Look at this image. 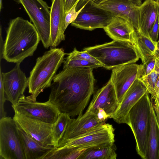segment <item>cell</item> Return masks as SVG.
I'll return each instance as SVG.
<instances>
[{
  "label": "cell",
  "instance_id": "obj_1",
  "mask_svg": "<svg viewBox=\"0 0 159 159\" xmlns=\"http://www.w3.org/2000/svg\"><path fill=\"white\" fill-rule=\"evenodd\" d=\"M93 71L89 68L63 69L53 80L48 100L70 116L82 115L94 91Z\"/></svg>",
  "mask_w": 159,
  "mask_h": 159
},
{
  "label": "cell",
  "instance_id": "obj_2",
  "mask_svg": "<svg viewBox=\"0 0 159 159\" xmlns=\"http://www.w3.org/2000/svg\"><path fill=\"white\" fill-rule=\"evenodd\" d=\"M40 41L33 24L20 17L13 19L6 30L2 58L9 62L20 63L33 55Z\"/></svg>",
  "mask_w": 159,
  "mask_h": 159
},
{
  "label": "cell",
  "instance_id": "obj_3",
  "mask_svg": "<svg viewBox=\"0 0 159 159\" xmlns=\"http://www.w3.org/2000/svg\"><path fill=\"white\" fill-rule=\"evenodd\" d=\"M65 54L62 48H51L37 59L28 77L29 93L31 95L27 98L36 101L41 93L51 86L57 70L64 62Z\"/></svg>",
  "mask_w": 159,
  "mask_h": 159
},
{
  "label": "cell",
  "instance_id": "obj_4",
  "mask_svg": "<svg viewBox=\"0 0 159 159\" xmlns=\"http://www.w3.org/2000/svg\"><path fill=\"white\" fill-rule=\"evenodd\" d=\"M108 70L126 64L135 63L140 58L134 45L126 41L113 40L103 44L84 48Z\"/></svg>",
  "mask_w": 159,
  "mask_h": 159
},
{
  "label": "cell",
  "instance_id": "obj_5",
  "mask_svg": "<svg viewBox=\"0 0 159 159\" xmlns=\"http://www.w3.org/2000/svg\"><path fill=\"white\" fill-rule=\"evenodd\" d=\"M151 98L148 91L130 110L127 124L130 128L136 143L138 154L146 159L150 128Z\"/></svg>",
  "mask_w": 159,
  "mask_h": 159
},
{
  "label": "cell",
  "instance_id": "obj_6",
  "mask_svg": "<svg viewBox=\"0 0 159 159\" xmlns=\"http://www.w3.org/2000/svg\"><path fill=\"white\" fill-rule=\"evenodd\" d=\"M0 159H25L17 124L7 116L0 119Z\"/></svg>",
  "mask_w": 159,
  "mask_h": 159
},
{
  "label": "cell",
  "instance_id": "obj_7",
  "mask_svg": "<svg viewBox=\"0 0 159 159\" xmlns=\"http://www.w3.org/2000/svg\"><path fill=\"white\" fill-rule=\"evenodd\" d=\"M33 23L44 47H50V7L43 0H16Z\"/></svg>",
  "mask_w": 159,
  "mask_h": 159
},
{
  "label": "cell",
  "instance_id": "obj_8",
  "mask_svg": "<svg viewBox=\"0 0 159 159\" xmlns=\"http://www.w3.org/2000/svg\"><path fill=\"white\" fill-rule=\"evenodd\" d=\"M114 129L112 125L105 123L95 127L76 138L61 140L54 148H89L101 145L114 143Z\"/></svg>",
  "mask_w": 159,
  "mask_h": 159
},
{
  "label": "cell",
  "instance_id": "obj_9",
  "mask_svg": "<svg viewBox=\"0 0 159 159\" xmlns=\"http://www.w3.org/2000/svg\"><path fill=\"white\" fill-rule=\"evenodd\" d=\"M11 106L15 112L52 124L56 121L61 113L49 100L39 102L29 99L26 97Z\"/></svg>",
  "mask_w": 159,
  "mask_h": 159
},
{
  "label": "cell",
  "instance_id": "obj_10",
  "mask_svg": "<svg viewBox=\"0 0 159 159\" xmlns=\"http://www.w3.org/2000/svg\"><path fill=\"white\" fill-rule=\"evenodd\" d=\"M86 2L71 25L81 29L93 30L104 29L113 17L109 11L95 6L90 0Z\"/></svg>",
  "mask_w": 159,
  "mask_h": 159
},
{
  "label": "cell",
  "instance_id": "obj_11",
  "mask_svg": "<svg viewBox=\"0 0 159 159\" xmlns=\"http://www.w3.org/2000/svg\"><path fill=\"white\" fill-rule=\"evenodd\" d=\"M20 63H16L11 70L7 72H2L1 74L7 100L14 105L25 97L24 93L28 86L29 79L21 70Z\"/></svg>",
  "mask_w": 159,
  "mask_h": 159
},
{
  "label": "cell",
  "instance_id": "obj_12",
  "mask_svg": "<svg viewBox=\"0 0 159 159\" xmlns=\"http://www.w3.org/2000/svg\"><path fill=\"white\" fill-rule=\"evenodd\" d=\"M17 125L32 138L46 145L55 147L53 124L15 112L13 118Z\"/></svg>",
  "mask_w": 159,
  "mask_h": 159
},
{
  "label": "cell",
  "instance_id": "obj_13",
  "mask_svg": "<svg viewBox=\"0 0 159 159\" xmlns=\"http://www.w3.org/2000/svg\"><path fill=\"white\" fill-rule=\"evenodd\" d=\"M142 77V64H129L112 69L110 79L114 87L120 105L134 81Z\"/></svg>",
  "mask_w": 159,
  "mask_h": 159
},
{
  "label": "cell",
  "instance_id": "obj_14",
  "mask_svg": "<svg viewBox=\"0 0 159 159\" xmlns=\"http://www.w3.org/2000/svg\"><path fill=\"white\" fill-rule=\"evenodd\" d=\"M93 2L95 6L110 12L113 17L118 16L128 21L137 32L139 31V7L130 0H107L98 4Z\"/></svg>",
  "mask_w": 159,
  "mask_h": 159
},
{
  "label": "cell",
  "instance_id": "obj_15",
  "mask_svg": "<svg viewBox=\"0 0 159 159\" xmlns=\"http://www.w3.org/2000/svg\"><path fill=\"white\" fill-rule=\"evenodd\" d=\"M120 106L114 85L110 79L94 94L86 111L96 114L99 108L103 109L112 118Z\"/></svg>",
  "mask_w": 159,
  "mask_h": 159
},
{
  "label": "cell",
  "instance_id": "obj_16",
  "mask_svg": "<svg viewBox=\"0 0 159 159\" xmlns=\"http://www.w3.org/2000/svg\"><path fill=\"white\" fill-rule=\"evenodd\" d=\"M148 91L147 88L139 79L135 80L125 93L118 109L112 118L118 124H127L130 110Z\"/></svg>",
  "mask_w": 159,
  "mask_h": 159
},
{
  "label": "cell",
  "instance_id": "obj_17",
  "mask_svg": "<svg viewBox=\"0 0 159 159\" xmlns=\"http://www.w3.org/2000/svg\"><path fill=\"white\" fill-rule=\"evenodd\" d=\"M50 7V47L56 48L65 40L66 13L63 0H52Z\"/></svg>",
  "mask_w": 159,
  "mask_h": 159
},
{
  "label": "cell",
  "instance_id": "obj_18",
  "mask_svg": "<svg viewBox=\"0 0 159 159\" xmlns=\"http://www.w3.org/2000/svg\"><path fill=\"white\" fill-rule=\"evenodd\" d=\"M103 124L98 120L94 113L86 111L76 118L70 119L61 140L70 139L79 137Z\"/></svg>",
  "mask_w": 159,
  "mask_h": 159
},
{
  "label": "cell",
  "instance_id": "obj_19",
  "mask_svg": "<svg viewBox=\"0 0 159 159\" xmlns=\"http://www.w3.org/2000/svg\"><path fill=\"white\" fill-rule=\"evenodd\" d=\"M104 30L113 40L129 42L132 43L136 32L133 25L128 21L118 16H113Z\"/></svg>",
  "mask_w": 159,
  "mask_h": 159
},
{
  "label": "cell",
  "instance_id": "obj_20",
  "mask_svg": "<svg viewBox=\"0 0 159 159\" xmlns=\"http://www.w3.org/2000/svg\"><path fill=\"white\" fill-rule=\"evenodd\" d=\"M140 34L150 38L149 34L159 10V2L154 0H145L139 6Z\"/></svg>",
  "mask_w": 159,
  "mask_h": 159
},
{
  "label": "cell",
  "instance_id": "obj_21",
  "mask_svg": "<svg viewBox=\"0 0 159 159\" xmlns=\"http://www.w3.org/2000/svg\"><path fill=\"white\" fill-rule=\"evenodd\" d=\"M17 126L25 159H42L47 153L54 148L53 146L46 145L38 141L17 125Z\"/></svg>",
  "mask_w": 159,
  "mask_h": 159
},
{
  "label": "cell",
  "instance_id": "obj_22",
  "mask_svg": "<svg viewBox=\"0 0 159 159\" xmlns=\"http://www.w3.org/2000/svg\"><path fill=\"white\" fill-rule=\"evenodd\" d=\"M150 107V128L146 159H159V129L152 97Z\"/></svg>",
  "mask_w": 159,
  "mask_h": 159
},
{
  "label": "cell",
  "instance_id": "obj_23",
  "mask_svg": "<svg viewBox=\"0 0 159 159\" xmlns=\"http://www.w3.org/2000/svg\"><path fill=\"white\" fill-rule=\"evenodd\" d=\"M132 43L137 50L143 63L156 56L157 42L152 41L136 31L133 36Z\"/></svg>",
  "mask_w": 159,
  "mask_h": 159
},
{
  "label": "cell",
  "instance_id": "obj_24",
  "mask_svg": "<svg viewBox=\"0 0 159 159\" xmlns=\"http://www.w3.org/2000/svg\"><path fill=\"white\" fill-rule=\"evenodd\" d=\"M116 147L114 143L87 148L78 159H116Z\"/></svg>",
  "mask_w": 159,
  "mask_h": 159
},
{
  "label": "cell",
  "instance_id": "obj_25",
  "mask_svg": "<svg viewBox=\"0 0 159 159\" xmlns=\"http://www.w3.org/2000/svg\"><path fill=\"white\" fill-rule=\"evenodd\" d=\"M87 148L54 147L47 153L42 159H78Z\"/></svg>",
  "mask_w": 159,
  "mask_h": 159
},
{
  "label": "cell",
  "instance_id": "obj_26",
  "mask_svg": "<svg viewBox=\"0 0 159 159\" xmlns=\"http://www.w3.org/2000/svg\"><path fill=\"white\" fill-rule=\"evenodd\" d=\"M70 119V116L67 114L61 112L56 121L53 124L54 147L58 145L59 141L62 138Z\"/></svg>",
  "mask_w": 159,
  "mask_h": 159
},
{
  "label": "cell",
  "instance_id": "obj_27",
  "mask_svg": "<svg viewBox=\"0 0 159 159\" xmlns=\"http://www.w3.org/2000/svg\"><path fill=\"white\" fill-rule=\"evenodd\" d=\"M64 61L63 69L72 68H96L102 66L75 57L67 56Z\"/></svg>",
  "mask_w": 159,
  "mask_h": 159
},
{
  "label": "cell",
  "instance_id": "obj_28",
  "mask_svg": "<svg viewBox=\"0 0 159 159\" xmlns=\"http://www.w3.org/2000/svg\"><path fill=\"white\" fill-rule=\"evenodd\" d=\"M159 75V74L154 70L149 74L139 79L147 88L152 98L155 96V85Z\"/></svg>",
  "mask_w": 159,
  "mask_h": 159
},
{
  "label": "cell",
  "instance_id": "obj_29",
  "mask_svg": "<svg viewBox=\"0 0 159 159\" xmlns=\"http://www.w3.org/2000/svg\"><path fill=\"white\" fill-rule=\"evenodd\" d=\"M68 56L77 58L102 66L99 61L85 50L79 51L76 48H74L72 52L68 54Z\"/></svg>",
  "mask_w": 159,
  "mask_h": 159
},
{
  "label": "cell",
  "instance_id": "obj_30",
  "mask_svg": "<svg viewBox=\"0 0 159 159\" xmlns=\"http://www.w3.org/2000/svg\"><path fill=\"white\" fill-rule=\"evenodd\" d=\"M78 4H76L68 12L66 13L65 27V30L69 24H71L75 20L83 8V7H82L80 9L77 11L76 8Z\"/></svg>",
  "mask_w": 159,
  "mask_h": 159
},
{
  "label": "cell",
  "instance_id": "obj_31",
  "mask_svg": "<svg viewBox=\"0 0 159 159\" xmlns=\"http://www.w3.org/2000/svg\"><path fill=\"white\" fill-rule=\"evenodd\" d=\"M7 100L1 74H0V119L6 116L4 105Z\"/></svg>",
  "mask_w": 159,
  "mask_h": 159
},
{
  "label": "cell",
  "instance_id": "obj_32",
  "mask_svg": "<svg viewBox=\"0 0 159 159\" xmlns=\"http://www.w3.org/2000/svg\"><path fill=\"white\" fill-rule=\"evenodd\" d=\"M155 56L149 58L142 64V76L146 75L154 70L155 66Z\"/></svg>",
  "mask_w": 159,
  "mask_h": 159
},
{
  "label": "cell",
  "instance_id": "obj_33",
  "mask_svg": "<svg viewBox=\"0 0 159 159\" xmlns=\"http://www.w3.org/2000/svg\"><path fill=\"white\" fill-rule=\"evenodd\" d=\"M159 29V10L155 21L150 31L149 35L150 39L155 42H157Z\"/></svg>",
  "mask_w": 159,
  "mask_h": 159
},
{
  "label": "cell",
  "instance_id": "obj_34",
  "mask_svg": "<svg viewBox=\"0 0 159 159\" xmlns=\"http://www.w3.org/2000/svg\"><path fill=\"white\" fill-rule=\"evenodd\" d=\"M96 115L98 120L102 123H105L106 120L110 116L106 113L102 108H99L97 110Z\"/></svg>",
  "mask_w": 159,
  "mask_h": 159
},
{
  "label": "cell",
  "instance_id": "obj_35",
  "mask_svg": "<svg viewBox=\"0 0 159 159\" xmlns=\"http://www.w3.org/2000/svg\"><path fill=\"white\" fill-rule=\"evenodd\" d=\"M154 102L153 106L156 113L157 125L159 129V90L155 97L152 98Z\"/></svg>",
  "mask_w": 159,
  "mask_h": 159
},
{
  "label": "cell",
  "instance_id": "obj_36",
  "mask_svg": "<svg viewBox=\"0 0 159 159\" xmlns=\"http://www.w3.org/2000/svg\"><path fill=\"white\" fill-rule=\"evenodd\" d=\"M66 13L68 12L80 0H63Z\"/></svg>",
  "mask_w": 159,
  "mask_h": 159
},
{
  "label": "cell",
  "instance_id": "obj_37",
  "mask_svg": "<svg viewBox=\"0 0 159 159\" xmlns=\"http://www.w3.org/2000/svg\"><path fill=\"white\" fill-rule=\"evenodd\" d=\"M155 57V66L154 70L159 74V52L157 51Z\"/></svg>",
  "mask_w": 159,
  "mask_h": 159
},
{
  "label": "cell",
  "instance_id": "obj_38",
  "mask_svg": "<svg viewBox=\"0 0 159 159\" xmlns=\"http://www.w3.org/2000/svg\"><path fill=\"white\" fill-rule=\"evenodd\" d=\"M95 3L98 4L107 0H90ZM138 6L141 4L142 0H130Z\"/></svg>",
  "mask_w": 159,
  "mask_h": 159
},
{
  "label": "cell",
  "instance_id": "obj_39",
  "mask_svg": "<svg viewBox=\"0 0 159 159\" xmlns=\"http://www.w3.org/2000/svg\"><path fill=\"white\" fill-rule=\"evenodd\" d=\"M4 43L2 39V28L1 26L0 27V61L1 59L2 58V53L3 51V48L4 46Z\"/></svg>",
  "mask_w": 159,
  "mask_h": 159
},
{
  "label": "cell",
  "instance_id": "obj_40",
  "mask_svg": "<svg viewBox=\"0 0 159 159\" xmlns=\"http://www.w3.org/2000/svg\"><path fill=\"white\" fill-rule=\"evenodd\" d=\"M159 90V75L158 76L156 82V85H155V95L158 91V90Z\"/></svg>",
  "mask_w": 159,
  "mask_h": 159
},
{
  "label": "cell",
  "instance_id": "obj_41",
  "mask_svg": "<svg viewBox=\"0 0 159 159\" xmlns=\"http://www.w3.org/2000/svg\"><path fill=\"white\" fill-rule=\"evenodd\" d=\"M2 0H0V10H1V9L2 8Z\"/></svg>",
  "mask_w": 159,
  "mask_h": 159
},
{
  "label": "cell",
  "instance_id": "obj_42",
  "mask_svg": "<svg viewBox=\"0 0 159 159\" xmlns=\"http://www.w3.org/2000/svg\"><path fill=\"white\" fill-rule=\"evenodd\" d=\"M157 43H159V39L158 41H157Z\"/></svg>",
  "mask_w": 159,
  "mask_h": 159
}]
</instances>
